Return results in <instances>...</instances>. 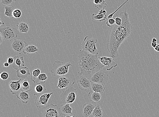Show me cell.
I'll return each mask as SVG.
<instances>
[{"mask_svg":"<svg viewBox=\"0 0 159 117\" xmlns=\"http://www.w3.org/2000/svg\"><path fill=\"white\" fill-rule=\"evenodd\" d=\"M119 16L122 20V24L120 25L115 24L111 27L107 43L110 56L114 59L119 56L118 49L121 44L129 38L133 31V26L126 10L121 12Z\"/></svg>","mask_w":159,"mask_h":117,"instance_id":"1","label":"cell"},{"mask_svg":"<svg viewBox=\"0 0 159 117\" xmlns=\"http://www.w3.org/2000/svg\"><path fill=\"white\" fill-rule=\"evenodd\" d=\"M79 74L90 79L96 72L105 67L99 60L98 55L80 50L79 55Z\"/></svg>","mask_w":159,"mask_h":117,"instance_id":"2","label":"cell"},{"mask_svg":"<svg viewBox=\"0 0 159 117\" xmlns=\"http://www.w3.org/2000/svg\"><path fill=\"white\" fill-rule=\"evenodd\" d=\"M72 66V64L65 63L58 60L55 61L53 65L51 71L54 76H62L68 73L69 68Z\"/></svg>","mask_w":159,"mask_h":117,"instance_id":"3","label":"cell"},{"mask_svg":"<svg viewBox=\"0 0 159 117\" xmlns=\"http://www.w3.org/2000/svg\"><path fill=\"white\" fill-rule=\"evenodd\" d=\"M18 29L10 25L0 28V36L6 41H11L16 39L19 33Z\"/></svg>","mask_w":159,"mask_h":117,"instance_id":"4","label":"cell"},{"mask_svg":"<svg viewBox=\"0 0 159 117\" xmlns=\"http://www.w3.org/2000/svg\"><path fill=\"white\" fill-rule=\"evenodd\" d=\"M97 39L90 38L88 36L85 37L81 47L83 50L90 53L98 55L99 51L96 46L98 42Z\"/></svg>","mask_w":159,"mask_h":117,"instance_id":"5","label":"cell"},{"mask_svg":"<svg viewBox=\"0 0 159 117\" xmlns=\"http://www.w3.org/2000/svg\"><path fill=\"white\" fill-rule=\"evenodd\" d=\"M77 95L76 90L72 87L62 91L60 96L61 103L62 104H71L75 102Z\"/></svg>","mask_w":159,"mask_h":117,"instance_id":"6","label":"cell"},{"mask_svg":"<svg viewBox=\"0 0 159 117\" xmlns=\"http://www.w3.org/2000/svg\"><path fill=\"white\" fill-rule=\"evenodd\" d=\"M57 89H68L72 87L76 81V78L73 74H67L61 76L58 78Z\"/></svg>","mask_w":159,"mask_h":117,"instance_id":"7","label":"cell"},{"mask_svg":"<svg viewBox=\"0 0 159 117\" xmlns=\"http://www.w3.org/2000/svg\"><path fill=\"white\" fill-rule=\"evenodd\" d=\"M61 114L60 108L56 105L51 104L47 105L44 108L42 116L47 117H60Z\"/></svg>","mask_w":159,"mask_h":117,"instance_id":"8","label":"cell"},{"mask_svg":"<svg viewBox=\"0 0 159 117\" xmlns=\"http://www.w3.org/2000/svg\"><path fill=\"white\" fill-rule=\"evenodd\" d=\"M109 79L108 75L103 70H99L92 76L90 80L93 83L105 85Z\"/></svg>","mask_w":159,"mask_h":117,"instance_id":"9","label":"cell"},{"mask_svg":"<svg viewBox=\"0 0 159 117\" xmlns=\"http://www.w3.org/2000/svg\"><path fill=\"white\" fill-rule=\"evenodd\" d=\"M54 93H42L37 95L34 104L37 108H40L45 107L48 105L50 98Z\"/></svg>","mask_w":159,"mask_h":117,"instance_id":"10","label":"cell"},{"mask_svg":"<svg viewBox=\"0 0 159 117\" xmlns=\"http://www.w3.org/2000/svg\"><path fill=\"white\" fill-rule=\"evenodd\" d=\"M28 45L27 42L23 40L15 39L11 47L15 52L20 55L23 53L24 50Z\"/></svg>","mask_w":159,"mask_h":117,"instance_id":"11","label":"cell"},{"mask_svg":"<svg viewBox=\"0 0 159 117\" xmlns=\"http://www.w3.org/2000/svg\"><path fill=\"white\" fill-rule=\"evenodd\" d=\"M98 58L100 62L104 66L107 71H110L113 68L117 66L118 64L112 57H98Z\"/></svg>","mask_w":159,"mask_h":117,"instance_id":"12","label":"cell"},{"mask_svg":"<svg viewBox=\"0 0 159 117\" xmlns=\"http://www.w3.org/2000/svg\"><path fill=\"white\" fill-rule=\"evenodd\" d=\"M92 82L91 80L84 76H80L77 80V83L79 88L81 90L86 91L91 88Z\"/></svg>","mask_w":159,"mask_h":117,"instance_id":"13","label":"cell"},{"mask_svg":"<svg viewBox=\"0 0 159 117\" xmlns=\"http://www.w3.org/2000/svg\"><path fill=\"white\" fill-rule=\"evenodd\" d=\"M21 79L17 81H10L9 84V89L13 95H16L21 90Z\"/></svg>","mask_w":159,"mask_h":117,"instance_id":"14","label":"cell"},{"mask_svg":"<svg viewBox=\"0 0 159 117\" xmlns=\"http://www.w3.org/2000/svg\"><path fill=\"white\" fill-rule=\"evenodd\" d=\"M70 104H62L60 107L62 117H74L76 115L72 112V109Z\"/></svg>","mask_w":159,"mask_h":117,"instance_id":"15","label":"cell"},{"mask_svg":"<svg viewBox=\"0 0 159 117\" xmlns=\"http://www.w3.org/2000/svg\"><path fill=\"white\" fill-rule=\"evenodd\" d=\"M96 105L90 103L84 104L83 107V117H88L90 116L93 111Z\"/></svg>","mask_w":159,"mask_h":117,"instance_id":"16","label":"cell"},{"mask_svg":"<svg viewBox=\"0 0 159 117\" xmlns=\"http://www.w3.org/2000/svg\"><path fill=\"white\" fill-rule=\"evenodd\" d=\"M101 94L95 92L90 89L88 94V97L90 101L94 103H98L101 102L102 98Z\"/></svg>","mask_w":159,"mask_h":117,"instance_id":"17","label":"cell"},{"mask_svg":"<svg viewBox=\"0 0 159 117\" xmlns=\"http://www.w3.org/2000/svg\"><path fill=\"white\" fill-rule=\"evenodd\" d=\"M14 61L12 64V67L13 69L17 70L22 67L25 66V62L24 57H20L18 56H15L14 57Z\"/></svg>","mask_w":159,"mask_h":117,"instance_id":"18","label":"cell"},{"mask_svg":"<svg viewBox=\"0 0 159 117\" xmlns=\"http://www.w3.org/2000/svg\"><path fill=\"white\" fill-rule=\"evenodd\" d=\"M17 76L18 78L25 79L30 75L29 69L26 67H23L16 70Z\"/></svg>","mask_w":159,"mask_h":117,"instance_id":"19","label":"cell"},{"mask_svg":"<svg viewBox=\"0 0 159 117\" xmlns=\"http://www.w3.org/2000/svg\"><path fill=\"white\" fill-rule=\"evenodd\" d=\"M16 27L20 32L21 33L27 34L29 30V24L25 21L17 23Z\"/></svg>","mask_w":159,"mask_h":117,"instance_id":"20","label":"cell"},{"mask_svg":"<svg viewBox=\"0 0 159 117\" xmlns=\"http://www.w3.org/2000/svg\"><path fill=\"white\" fill-rule=\"evenodd\" d=\"M27 93L21 90L19 93L16 94L17 98L20 100L24 104H27L30 100L29 95Z\"/></svg>","mask_w":159,"mask_h":117,"instance_id":"21","label":"cell"},{"mask_svg":"<svg viewBox=\"0 0 159 117\" xmlns=\"http://www.w3.org/2000/svg\"><path fill=\"white\" fill-rule=\"evenodd\" d=\"M91 90L95 92L102 94L105 90V85L102 84L92 82Z\"/></svg>","mask_w":159,"mask_h":117,"instance_id":"22","label":"cell"},{"mask_svg":"<svg viewBox=\"0 0 159 117\" xmlns=\"http://www.w3.org/2000/svg\"><path fill=\"white\" fill-rule=\"evenodd\" d=\"M39 49L36 46L33 45H28L23 51L24 54L36 53L39 52Z\"/></svg>","mask_w":159,"mask_h":117,"instance_id":"23","label":"cell"},{"mask_svg":"<svg viewBox=\"0 0 159 117\" xmlns=\"http://www.w3.org/2000/svg\"><path fill=\"white\" fill-rule=\"evenodd\" d=\"M90 116L94 117H102L103 116L102 110L99 105H96L93 112Z\"/></svg>","mask_w":159,"mask_h":117,"instance_id":"24","label":"cell"},{"mask_svg":"<svg viewBox=\"0 0 159 117\" xmlns=\"http://www.w3.org/2000/svg\"><path fill=\"white\" fill-rule=\"evenodd\" d=\"M15 8L12 5L6 6L5 7V15L10 19H13V12Z\"/></svg>","mask_w":159,"mask_h":117,"instance_id":"25","label":"cell"},{"mask_svg":"<svg viewBox=\"0 0 159 117\" xmlns=\"http://www.w3.org/2000/svg\"><path fill=\"white\" fill-rule=\"evenodd\" d=\"M47 90L44 84H37L35 87L34 95L36 96L37 95L43 93Z\"/></svg>","mask_w":159,"mask_h":117,"instance_id":"26","label":"cell"},{"mask_svg":"<svg viewBox=\"0 0 159 117\" xmlns=\"http://www.w3.org/2000/svg\"><path fill=\"white\" fill-rule=\"evenodd\" d=\"M107 14H97L93 13L91 16L92 20L97 21L98 22H102L105 21L106 19H108L107 18Z\"/></svg>","mask_w":159,"mask_h":117,"instance_id":"27","label":"cell"},{"mask_svg":"<svg viewBox=\"0 0 159 117\" xmlns=\"http://www.w3.org/2000/svg\"><path fill=\"white\" fill-rule=\"evenodd\" d=\"M32 88L27 79L21 82V90L25 92H28L32 90Z\"/></svg>","mask_w":159,"mask_h":117,"instance_id":"28","label":"cell"},{"mask_svg":"<svg viewBox=\"0 0 159 117\" xmlns=\"http://www.w3.org/2000/svg\"><path fill=\"white\" fill-rule=\"evenodd\" d=\"M48 79L47 75L45 73H41L37 78L35 81L37 84H44Z\"/></svg>","mask_w":159,"mask_h":117,"instance_id":"29","label":"cell"},{"mask_svg":"<svg viewBox=\"0 0 159 117\" xmlns=\"http://www.w3.org/2000/svg\"><path fill=\"white\" fill-rule=\"evenodd\" d=\"M41 73V71L39 69H35L33 70L31 72V80L33 82L35 83V81L37 78Z\"/></svg>","mask_w":159,"mask_h":117,"instance_id":"30","label":"cell"},{"mask_svg":"<svg viewBox=\"0 0 159 117\" xmlns=\"http://www.w3.org/2000/svg\"><path fill=\"white\" fill-rule=\"evenodd\" d=\"M16 0H1V5L3 6L11 5Z\"/></svg>","mask_w":159,"mask_h":117,"instance_id":"31","label":"cell"},{"mask_svg":"<svg viewBox=\"0 0 159 117\" xmlns=\"http://www.w3.org/2000/svg\"><path fill=\"white\" fill-rule=\"evenodd\" d=\"M22 15L21 11L19 9H16L13 12V16L14 18H19Z\"/></svg>","mask_w":159,"mask_h":117,"instance_id":"32","label":"cell"},{"mask_svg":"<svg viewBox=\"0 0 159 117\" xmlns=\"http://www.w3.org/2000/svg\"><path fill=\"white\" fill-rule=\"evenodd\" d=\"M108 20L106 23V24L107 26L111 27L112 25L116 24L115 20L113 18H111L110 19H107Z\"/></svg>","mask_w":159,"mask_h":117,"instance_id":"33","label":"cell"},{"mask_svg":"<svg viewBox=\"0 0 159 117\" xmlns=\"http://www.w3.org/2000/svg\"><path fill=\"white\" fill-rule=\"evenodd\" d=\"M107 5L106 0H104L103 2L101 3L100 4L98 5H95V6L96 8L101 10L102 9H105L106 8Z\"/></svg>","mask_w":159,"mask_h":117,"instance_id":"34","label":"cell"},{"mask_svg":"<svg viewBox=\"0 0 159 117\" xmlns=\"http://www.w3.org/2000/svg\"><path fill=\"white\" fill-rule=\"evenodd\" d=\"M9 77V75L8 73L6 72H1L0 77L2 80H6L8 79Z\"/></svg>","mask_w":159,"mask_h":117,"instance_id":"35","label":"cell"},{"mask_svg":"<svg viewBox=\"0 0 159 117\" xmlns=\"http://www.w3.org/2000/svg\"><path fill=\"white\" fill-rule=\"evenodd\" d=\"M129 1V0H127V1H126V2H125L119 8H118L117 9V10H116L113 13H112V14H110V15H109V16H108V19H110V18H112L114 16V15L115 14H116L117 12V11H118V10H119L121 8V7H122L125 4V3H127Z\"/></svg>","mask_w":159,"mask_h":117,"instance_id":"36","label":"cell"},{"mask_svg":"<svg viewBox=\"0 0 159 117\" xmlns=\"http://www.w3.org/2000/svg\"><path fill=\"white\" fill-rule=\"evenodd\" d=\"M114 19L116 21V24L118 25H120L122 24V20L120 17L116 15V16L114 17Z\"/></svg>","mask_w":159,"mask_h":117,"instance_id":"37","label":"cell"},{"mask_svg":"<svg viewBox=\"0 0 159 117\" xmlns=\"http://www.w3.org/2000/svg\"><path fill=\"white\" fill-rule=\"evenodd\" d=\"M157 40L155 38L152 39V43H151V46L153 47V48H155V47L157 46Z\"/></svg>","mask_w":159,"mask_h":117,"instance_id":"38","label":"cell"},{"mask_svg":"<svg viewBox=\"0 0 159 117\" xmlns=\"http://www.w3.org/2000/svg\"><path fill=\"white\" fill-rule=\"evenodd\" d=\"M14 61V58L11 57L9 56L8 59H7V62H8L10 65H12Z\"/></svg>","mask_w":159,"mask_h":117,"instance_id":"39","label":"cell"},{"mask_svg":"<svg viewBox=\"0 0 159 117\" xmlns=\"http://www.w3.org/2000/svg\"><path fill=\"white\" fill-rule=\"evenodd\" d=\"M104 0H93V2L95 5H98L100 4Z\"/></svg>","mask_w":159,"mask_h":117,"instance_id":"40","label":"cell"},{"mask_svg":"<svg viewBox=\"0 0 159 117\" xmlns=\"http://www.w3.org/2000/svg\"><path fill=\"white\" fill-rule=\"evenodd\" d=\"M98 14H102L105 15L107 14V12L106 10L105 9H102L101 10H100Z\"/></svg>","mask_w":159,"mask_h":117,"instance_id":"41","label":"cell"},{"mask_svg":"<svg viewBox=\"0 0 159 117\" xmlns=\"http://www.w3.org/2000/svg\"><path fill=\"white\" fill-rule=\"evenodd\" d=\"M10 64L8 63V62H5L3 65V66L5 67H9Z\"/></svg>","mask_w":159,"mask_h":117,"instance_id":"42","label":"cell"},{"mask_svg":"<svg viewBox=\"0 0 159 117\" xmlns=\"http://www.w3.org/2000/svg\"><path fill=\"white\" fill-rule=\"evenodd\" d=\"M154 49L157 52H159V43L157 44L156 47L154 48Z\"/></svg>","mask_w":159,"mask_h":117,"instance_id":"43","label":"cell"},{"mask_svg":"<svg viewBox=\"0 0 159 117\" xmlns=\"http://www.w3.org/2000/svg\"><path fill=\"white\" fill-rule=\"evenodd\" d=\"M3 40L2 36H0V42H1V44H2L3 43Z\"/></svg>","mask_w":159,"mask_h":117,"instance_id":"44","label":"cell"},{"mask_svg":"<svg viewBox=\"0 0 159 117\" xmlns=\"http://www.w3.org/2000/svg\"><path fill=\"white\" fill-rule=\"evenodd\" d=\"M5 24V23H4V22H3L1 20H0V25H4Z\"/></svg>","mask_w":159,"mask_h":117,"instance_id":"45","label":"cell"}]
</instances>
